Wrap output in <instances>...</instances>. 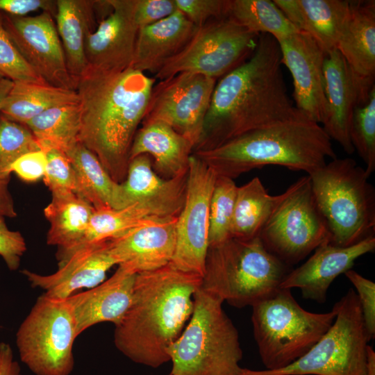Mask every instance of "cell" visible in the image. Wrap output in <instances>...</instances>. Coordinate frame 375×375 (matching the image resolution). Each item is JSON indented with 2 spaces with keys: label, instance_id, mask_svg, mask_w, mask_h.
<instances>
[{
  "label": "cell",
  "instance_id": "cell-49",
  "mask_svg": "<svg viewBox=\"0 0 375 375\" xmlns=\"http://www.w3.org/2000/svg\"><path fill=\"white\" fill-rule=\"evenodd\" d=\"M13 82L8 78H4L0 82V110L3 103L5 98L8 94L12 86Z\"/></svg>",
  "mask_w": 375,
  "mask_h": 375
},
{
  "label": "cell",
  "instance_id": "cell-10",
  "mask_svg": "<svg viewBox=\"0 0 375 375\" xmlns=\"http://www.w3.org/2000/svg\"><path fill=\"white\" fill-rule=\"evenodd\" d=\"M76 326L67 299L40 296L16 333L21 361L35 375H69Z\"/></svg>",
  "mask_w": 375,
  "mask_h": 375
},
{
  "label": "cell",
  "instance_id": "cell-19",
  "mask_svg": "<svg viewBox=\"0 0 375 375\" xmlns=\"http://www.w3.org/2000/svg\"><path fill=\"white\" fill-rule=\"evenodd\" d=\"M374 249V235L348 247L335 246L326 240L303 265L288 273L280 288H298L304 299L324 303L332 282L351 269L359 257Z\"/></svg>",
  "mask_w": 375,
  "mask_h": 375
},
{
  "label": "cell",
  "instance_id": "cell-28",
  "mask_svg": "<svg viewBox=\"0 0 375 375\" xmlns=\"http://www.w3.org/2000/svg\"><path fill=\"white\" fill-rule=\"evenodd\" d=\"M94 4L92 0H56V29L75 83L88 67L85 42L87 32L95 23Z\"/></svg>",
  "mask_w": 375,
  "mask_h": 375
},
{
  "label": "cell",
  "instance_id": "cell-47",
  "mask_svg": "<svg viewBox=\"0 0 375 375\" xmlns=\"http://www.w3.org/2000/svg\"><path fill=\"white\" fill-rule=\"evenodd\" d=\"M0 375H22L9 344L0 343Z\"/></svg>",
  "mask_w": 375,
  "mask_h": 375
},
{
  "label": "cell",
  "instance_id": "cell-38",
  "mask_svg": "<svg viewBox=\"0 0 375 375\" xmlns=\"http://www.w3.org/2000/svg\"><path fill=\"white\" fill-rule=\"evenodd\" d=\"M350 138L354 150L366 165L367 174L370 176L375 170V87L367 101L353 112Z\"/></svg>",
  "mask_w": 375,
  "mask_h": 375
},
{
  "label": "cell",
  "instance_id": "cell-23",
  "mask_svg": "<svg viewBox=\"0 0 375 375\" xmlns=\"http://www.w3.org/2000/svg\"><path fill=\"white\" fill-rule=\"evenodd\" d=\"M196 28L178 9L167 17L140 28L132 68L155 75L183 50Z\"/></svg>",
  "mask_w": 375,
  "mask_h": 375
},
{
  "label": "cell",
  "instance_id": "cell-14",
  "mask_svg": "<svg viewBox=\"0 0 375 375\" xmlns=\"http://www.w3.org/2000/svg\"><path fill=\"white\" fill-rule=\"evenodd\" d=\"M216 178V173L192 153L185 201L176 218V245L170 264L201 277L209 247L210 203Z\"/></svg>",
  "mask_w": 375,
  "mask_h": 375
},
{
  "label": "cell",
  "instance_id": "cell-16",
  "mask_svg": "<svg viewBox=\"0 0 375 375\" xmlns=\"http://www.w3.org/2000/svg\"><path fill=\"white\" fill-rule=\"evenodd\" d=\"M2 22L24 60L43 81L53 86L76 90L54 17L50 12L42 11L25 17L2 14Z\"/></svg>",
  "mask_w": 375,
  "mask_h": 375
},
{
  "label": "cell",
  "instance_id": "cell-9",
  "mask_svg": "<svg viewBox=\"0 0 375 375\" xmlns=\"http://www.w3.org/2000/svg\"><path fill=\"white\" fill-rule=\"evenodd\" d=\"M253 335L266 369L283 368L304 355L330 328L336 309H303L291 290L279 288L252 306Z\"/></svg>",
  "mask_w": 375,
  "mask_h": 375
},
{
  "label": "cell",
  "instance_id": "cell-30",
  "mask_svg": "<svg viewBox=\"0 0 375 375\" xmlns=\"http://www.w3.org/2000/svg\"><path fill=\"white\" fill-rule=\"evenodd\" d=\"M187 173L165 179L154 171L146 154L130 160L124 181L121 183L125 207L139 201L182 203L185 200Z\"/></svg>",
  "mask_w": 375,
  "mask_h": 375
},
{
  "label": "cell",
  "instance_id": "cell-45",
  "mask_svg": "<svg viewBox=\"0 0 375 375\" xmlns=\"http://www.w3.org/2000/svg\"><path fill=\"white\" fill-rule=\"evenodd\" d=\"M47 165V153L39 149L21 156L11 165L10 172L25 182H35L44 177Z\"/></svg>",
  "mask_w": 375,
  "mask_h": 375
},
{
  "label": "cell",
  "instance_id": "cell-32",
  "mask_svg": "<svg viewBox=\"0 0 375 375\" xmlns=\"http://www.w3.org/2000/svg\"><path fill=\"white\" fill-rule=\"evenodd\" d=\"M285 195L286 191L278 195H270L258 177L238 187L231 238L247 240L258 237Z\"/></svg>",
  "mask_w": 375,
  "mask_h": 375
},
{
  "label": "cell",
  "instance_id": "cell-2",
  "mask_svg": "<svg viewBox=\"0 0 375 375\" xmlns=\"http://www.w3.org/2000/svg\"><path fill=\"white\" fill-rule=\"evenodd\" d=\"M155 82V78L132 67L121 71L87 67L76 81L79 141L117 183L126 178L131 145Z\"/></svg>",
  "mask_w": 375,
  "mask_h": 375
},
{
  "label": "cell",
  "instance_id": "cell-7",
  "mask_svg": "<svg viewBox=\"0 0 375 375\" xmlns=\"http://www.w3.org/2000/svg\"><path fill=\"white\" fill-rule=\"evenodd\" d=\"M308 175L330 243L348 247L374 235L375 189L355 160L335 158Z\"/></svg>",
  "mask_w": 375,
  "mask_h": 375
},
{
  "label": "cell",
  "instance_id": "cell-6",
  "mask_svg": "<svg viewBox=\"0 0 375 375\" xmlns=\"http://www.w3.org/2000/svg\"><path fill=\"white\" fill-rule=\"evenodd\" d=\"M258 237L209 246L200 288L236 308L252 306L275 292L290 271Z\"/></svg>",
  "mask_w": 375,
  "mask_h": 375
},
{
  "label": "cell",
  "instance_id": "cell-29",
  "mask_svg": "<svg viewBox=\"0 0 375 375\" xmlns=\"http://www.w3.org/2000/svg\"><path fill=\"white\" fill-rule=\"evenodd\" d=\"M67 157L75 172L77 195L95 210L125 207L121 183L111 178L92 151L79 142Z\"/></svg>",
  "mask_w": 375,
  "mask_h": 375
},
{
  "label": "cell",
  "instance_id": "cell-12",
  "mask_svg": "<svg viewBox=\"0 0 375 375\" xmlns=\"http://www.w3.org/2000/svg\"><path fill=\"white\" fill-rule=\"evenodd\" d=\"M259 35L249 31L230 17L197 27L183 50L154 76L159 80L181 72L217 80L246 61L256 50Z\"/></svg>",
  "mask_w": 375,
  "mask_h": 375
},
{
  "label": "cell",
  "instance_id": "cell-11",
  "mask_svg": "<svg viewBox=\"0 0 375 375\" xmlns=\"http://www.w3.org/2000/svg\"><path fill=\"white\" fill-rule=\"evenodd\" d=\"M273 212L258 238L265 248L288 266L304 259L329 241L325 222L317 206L308 175L299 178Z\"/></svg>",
  "mask_w": 375,
  "mask_h": 375
},
{
  "label": "cell",
  "instance_id": "cell-35",
  "mask_svg": "<svg viewBox=\"0 0 375 375\" xmlns=\"http://www.w3.org/2000/svg\"><path fill=\"white\" fill-rule=\"evenodd\" d=\"M228 17L249 31L270 35L276 41L299 31L273 1L230 0Z\"/></svg>",
  "mask_w": 375,
  "mask_h": 375
},
{
  "label": "cell",
  "instance_id": "cell-3",
  "mask_svg": "<svg viewBox=\"0 0 375 375\" xmlns=\"http://www.w3.org/2000/svg\"><path fill=\"white\" fill-rule=\"evenodd\" d=\"M201 279L170 263L137 274L130 305L115 325L116 348L131 361L152 368L169 362L168 349L192 315Z\"/></svg>",
  "mask_w": 375,
  "mask_h": 375
},
{
  "label": "cell",
  "instance_id": "cell-50",
  "mask_svg": "<svg viewBox=\"0 0 375 375\" xmlns=\"http://www.w3.org/2000/svg\"><path fill=\"white\" fill-rule=\"evenodd\" d=\"M4 78V77L0 73V82Z\"/></svg>",
  "mask_w": 375,
  "mask_h": 375
},
{
  "label": "cell",
  "instance_id": "cell-31",
  "mask_svg": "<svg viewBox=\"0 0 375 375\" xmlns=\"http://www.w3.org/2000/svg\"><path fill=\"white\" fill-rule=\"evenodd\" d=\"M75 90L27 82H13L5 98L0 114L26 125L44 111L59 106L78 103Z\"/></svg>",
  "mask_w": 375,
  "mask_h": 375
},
{
  "label": "cell",
  "instance_id": "cell-44",
  "mask_svg": "<svg viewBox=\"0 0 375 375\" xmlns=\"http://www.w3.org/2000/svg\"><path fill=\"white\" fill-rule=\"evenodd\" d=\"M176 10L174 0H135V20L140 29L167 17Z\"/></svg>",
  "mask_w": 375,
  "mask_h": 375
},
{
  "label": "cell",
  "instance_id": "cell-41",
  "mask_svg": "<svg viewBox=\"0 0 375 375\" xmlns=\"http://www.w3.org/2000/svg\"><path fill=\"white\" fill-rule=\"evenodd\" d=\"M176 8L197 28L228 17L230 0H174Z\"/></svg>",
  "mask_w": 375,
  "mask_h": 375
},
{
  "label": "cell",
  "instance_id": "cell-39",
  "mask_svg": "<svg viewBox=\"0 0 375 375\" xmlns=\"http://www.w3.org/2000/svg\"><path fill=\"white\" fill-rule=\"evenodd\" d=\"M0 73L12 82L48 84L43 81L24 60L2 22L0 13Z\"/></svg>",
  "mask_w": 375,
  "mask_h": 375
},
{
  "label": "cell",
  "instance_id": "cell-4",
  "mask_svg": "<svg viewBox=\"0 0 375 375\" xmlns=\"http://www.w3.org/2000/svg\"><path fill=\"white\" fill-rule=\"evenodd\" d=\"M322 126L303 116L276 122L240 135L214 149L193 154L217 175L234 179L267 165L308 174L336 158Z\"/></svg>",
  "mask_w": 375,
  "mask_h": 375
},
{
  "label": "cell",
  "instance_id": "cell-20",
  "mask_svg": "<svg viewBox=\"0 0 375 375\" xmlns=\"http://www.w3.org/2000/svg\"><path fill=\"white\" fill-rule=\"evenodd\" d=\"M176 218L150 219L108 240L117 265L139 274L169 265L175 250Z\"/></svg>",
  "mask_w": 375,
  "mask_h": 375
},
{
  "label": "cell",
  "instance_id": "cell-24",
  "mask_svg": "<svg viewBox=\"0 0 375 375\" xmlns=\"http://www.w3.org/2000/svg\"><path fill=\"white\" fill-rule=\"evenodd\" d=\"M134 137L129 156L148 155L154 171L165 179L187 173L193 144L172 128L160 122L142 124Z\"/></svg>",
  "mask_w": 375,
  "mask_h": 375
},
{
  "label": "cell",
  "instance_id": "cell-51",
  "mask_svg": "<svg viewBox=\"0 0 375 375\" xmlns=\"http://www.w3.org/2000/svg\"><path fill=\"white\" fill-rule=\"evenodd\" d=\"M169 375H171L170 374Z\"/></svg>",
  "mask_w": 375,
  "mask_h": 375
},
{
  "label": "cell",
  "instance_id": "cell-34",
  "mask_svg": "<svg viewBox=\"0 0 375 375\" xmlns=\"http://www.w3.org/2000/svg\"><path fill=\"white\" fill-rule=\"evenodd\" d=\"M25 126L34 135L40 149L45 152L57 150L67 156L80 142L79 102L51 108Z\"/></svg>",
  "mask_w": 375,
  "mask_h": 375
},
{
  "label": "cell",
  "instance_id": "cell-26",
  "mask_svg": "<svg viewBox=\"0 0 375 375\" xmlns=\"http://www.w3.org/2000/svg\"><path fill=\"white\" fill-rule=\"evenodd\" d=\"M44 214L50 227L47 243L56 246L58 262L71 256L81 244L95 209L73 192L51 193Z\"/></svg>",
  "mask_w": 375,
  "mask_h": 375
},
{
  "label": "cell",
  "instance_id": "cell-43",
  "mask_svg": "<svg viewBox=\"0 0 375 375\" xmlns=\"http://www.w3.org/2000/svg\"><path fill=\"white\" fill-rule=\"evenodd\" d=\"M26 251V244L22 235L19 231L10 230L5 217H0V256L10 270L15 271L19 268Z\"/></svg>",
  "mask_w": 375,
  "mask_h": 375
},
{
  "label": "cell",
  "instance_id": "cell-13",
  "mask_svg": "<svg viewBox=\"0 0 375 375\" xmlns=\"http://www.w3.org/2000/svg\"><path fill=\"white\" fill-rule=\"evenodd\" d=\"M216 83L215 78L190 72L160 80L152 88L141 124L165 123L189 140L195 149Z\"/></svg>",
  "mask_w": 375,
  "mask_h": 375
},
{
  "label": "cell",
  "instance_id": "cell-36",
  "mask_svg": "<svg viewBox=\"0 0 375 375\" xmlns=\"http://www.w3.org/2000/svg\"><path fill=\"white\" fill-rule=\"evenodd\" d=\"M237 188L233 179L217 175L210 203L209 246L231 238Z\"/></svg>",
  "mask_w": 375,
  "mask_h": 375
},
{
  "label": "cell",
  "instance_id": "cell-42",
  "mask_svg": "<svg viewBox=\"0 0 375 375\" xmlns=\"http://www.w3.org/2000/svg\"><path fill=\"white\" fill-rule=\"evenodd\" d=\"M357 291L369 340L375 335V283L351 269L344 273Z\"/></svg>",
  "mask_w": 375,
  "mask_h": 375
},
{
  "label": "cell",
  "instance_id": "cell-27",
  "mask_svg": "<svg viewBox=\"0 0 375 375\" xmlns=\"http://www.w3.org/2000/svg\"><path fill=\"white\" fill-rule=\"evenodd\" d=\"M336 50L354 72L362 77L375 76V1H350Z\"/></svg>",
  "mask_w": 375,
  "mask_h": 375
},
{
  "label": "cell",
  "instance_id": "cell-8",
  "mask_svg": "<svg viewBox=\"0 0 375 375\" xmlns=\"http://www.w3.org/2000/svg\"><path fill=\"white\" fill-rule=\"evenodd\" d=\"M335 319L327 332L301 357L274 370L244 368L241 375H375V353L356 292L353 288L333 306Z\"/></svg>",
  "mask_w": 375,
  "mask_h": 375
},
{
  "label": "cell",
  "instance_id": "cell-37",
  "mask_svg": "<svg viewBox=\"0 0 375 375\" xmlns=\"http://www.w3.org/2000/svg\"><path fill=\"white\" fill-rule=\"evenodd\" d=\"M40 149L28 128L0 114V179L10 181V167L21 156Z\"/></svg>",
  "mask_w": 375,
  "mask_h": 375
},
{
  "label": "cell",
  "instance_id": "cell-48",
  "mask_svg": "<svg viewBox=\"0 0 375 375\" xmlns=\"http://www.w3.org/2000/svg\"><path fill=\"white\" fill-rule=\"evenodd\" d=\"M8 183V180L0 179V217L12 218L17 216V212Z\"/></svg>",
  "mask_w": 375,
  "mask_h": 375
},
{
  "label": "cell",
  "instance_id": "cell-40",
  "mask_svg": "<svg viewBox=\"0 0 375 375\" xmlns=\"http://www.w3.org/2000/svg\"><path fill=\"white\" fill-rule=\"evenodd\" d=\"M47 169L43 177L45 185L51 193L76 192V179L71 161L67 155L57 151H46Z\"/></svg>",
  "mask_w": 375,
  "mask_h": 375
},
{
  "label": "cell",
  "instance_id": "cell-18",
  "mask_svg": "<svg viewBox=\"0 0 375 375\" xmlns=\"http://www.w3.org/2000/svg\"><path fill=\"white\" fill-rule=\"evenodd\" d=\"M277 42L281 63L293 79L295 108L308 120L322 124L327 110L324 74L326 53L310 35L300 31Z\"/></svg>",
  "mask_w": 375,
  "mask_h": 375
},
{
  "label": "cell",
  "instance_id": "cell-22",
  "mask_svg": "<svg viewBox=\"0 0 375 375\" xmlns=\"http://www.w3.org/2000/svg\"><path fill=\"white\" fill-rule=\"evenodd\" d=\"M136 275L130 269L118 265L108 279L66 299L74 315L78 336L94 324L108 322L116 325L120 322L130 305Z\"/></svg>",
  "mask_w": 375,
  "mask_h": 375
},
{
  "label": "cell",
  "instance_id": "cell-15",
  "mask_svg": "<svg viewBox=\"0 0 375 375\" xmlns=\"http://www.w3.org/2000/svg\"><path fill=\"white\" fill-rule=\"evenodd\" d=\"M95 23L86 34L88 67L121 71L132 67L139 28L135 0L94 1Z\"/></svg>",
  "mask_w": 375,
  "mask_h": 375
},
{
  "label": "cell",
  "instance_id": "cell-5",
  "mask_svg": "<svg viewBox=\"0 0 375 375\" xmlns=\"http://www.w3.org/2000/svg\"><path fill=\"white\" fill-rule=\"evenodd\" d=\"M186 327L168 349L171 375H241L239 333L217 296L199 288Z\"/></svg>",
  "mask_w": 375,
  "mask_h": 375
},
{
  "label": "cell",
  "instance_id": "cell-1",
  "mask_svg": "<svg viewBox=\"0 0 375 375\" xmlns=\"http://www.w3.org/2000/svg\"><path fill=\"white\" fill-rule=\"evenodd\" d=\"M281 65L276 40L259 35L253 54L216 83L194 151L214 149L249 131L303 116L288 94Z\"/></svg>",
  "mask_w": 375,
  "mask_h": 375
},
{
  "label": "cell",
  "instance_id": "cell-25",
  "mask_svg": "<svg viewBox=\"0 0 375 375\" xmlns=\"http://www.w3.org/2000/svg\"><path fill=\"white\" fill-rule=\"evenodd\" d=\"M300 31L310 35L326 55L336 50L349 10V0H273Z\"/></svg>",
  "mask_w": 375,
  "mask_h": 375
},
{
  "label": "cell",
  "instance_id": "cell-17",
  "mask_svg": "<svg viewBox=\"0 0 375 375\" xmlns=\"http://www.w3.org/2000/svg\"><path fill=\"white\" fill-rule=\"evenodd\" d=\"M326 115L322 126L348 154L354 152L350 138L351 120L355 109L369 99L374 78L359 76L333 50L326 55L324 63Z\"/></svg>",
  "mask_w": 375,
  "mask_h": 375
},
{
  "label": "cell",
  "instance_id": "cell-21",
  "mask_svg": "<svg viewBox=\"0 0 375 375\" xmlns=\"http://www.w3.org/2000/svg\"><path fill=\"white\" fill-rule=\"evenodd\" d=\"M117 262L108 241L87 244L62 262L54 273L43 275L27 269L22 272L32 287L47 296L66 299L82 288H92L105 281L107 272Z\"/></svg>",
  "mask_w": 375,
  "mask_h": 375
},
{
  "label": "cell",
  "instance_id": "cell-46",
  "mask_svg": "<svg viewBox=\"0 0 375 375\" xmlns=\"http://www.w3.org/2000/svg\"><path fill=\"white\" fill-rule=\"evenodd\" d=\"M46 11L53 17L56 11L54 0H0V13L15 17H25L35 11Z\"/></svg>",
  "mask_w": 375,
  "mask_h": 375
},
{
  "label": "cell",
  "instance_id": "cell-33",
  "mask_svg": "<svg viewBox=\"0 0 375 375\" xmlns=\"http://www.w3.org/2000/svg\"><path fill=\"white\" fill-rule=\"evenodd\" d=\"M169 217L165 207L149 201H136L120 209L95 210L76 251L89 244L110 240L148 219Z\"/></svg>",
  "mask_w": 375,
  "mask_h": 375
}]
</instances>
